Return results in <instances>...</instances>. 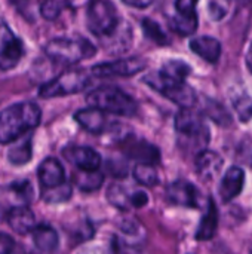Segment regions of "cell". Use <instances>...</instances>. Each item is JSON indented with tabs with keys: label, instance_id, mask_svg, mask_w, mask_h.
<instances>
[{
	"label": "cell",
	"instance_id": "obj_1",
	"mask_svg": "<svg viewBox=\"0 0 252 254\" xmlns=\"http://www.w3.org/2000/svg\"><path fill=\"white\" fill-rule=\"evenodd\" d=\"M189 74L190 67L184 61L172 60L163 64L160 70L146 74L144 82L163 97L178 104L181 109H189L198 103L195 89L186 82Z\"/></svg>",
	"mask_w": 252,
	"mask_h": 254
},
{
	"label": "cell",
	"instance_id": "obj_2",
	"mask_svg": "<svg viewBox=\"0 0 252 254\" xmlns=\"http://www.w3.org/2000/svg\"><path fill=\"white\" fill-rule=\"evenodd\" d=\"M42 112L36 103H16L0 112V144L16 141L40 124Z\"/></svg>",
	"mask_w": 252,
	"mask_h": 254
},
{
	"label": "cell",
	"instance_id": "obj_3",
	"mask_svg": "<svg viewBox=\"0 0 252 254\" xmlns=\"http://www.w3.org/2000/svg\"><path fill=\"white\" fill-rule=\"evenodd\" d=\"M175 129L180 135V144L187 150H201L209 143L211 134L203 116L193 107L181 109L175 118Z\"/></svg>",
	"mask_w": 252,
	"mask_h": 254
},
{
	"label": "cell",
	"instance_id": "obj_4",
	"mask_svg": "<svg viewBox=\"0 0 252 254\" xmlns=\"http://www.w3.org/2000/svg\"><path fill=\"white\" fill-rule=\"evenodd\" d=\"M86 101L89 106L97 107L105 113H113L120 116H132L138 110L135 100L116 86L97 88L86 95Z\"/></svg>",
	"mask_w": 252,
	"mask_h": 254
},
{
	"label": "cell",
	"instance_id": "obj_5",
	"mask_svg": "<svg viewBox=\"0 0 252 254\" xmlns=\"http://www.w3.org/2000/svg\"><path fill=\"white\" fill-rule=\"evenodd\" d=\"M45 54L55 63L71 65L97 54V48L86 39L56 37L46 43Z\"/></svg>",
	"mask_w": 252,
	"mask_h": 254
},
{
	"label": "cell",
	"instance_id": "obj_6",
	"mask_svg": "<svg viewBox=\"0 0 252 254\" xmlns=\"http://www.w3.org/2000/svg\"><path fill=\"white\" fill-rule=\"evenodd\" d=\"M120 19L116 6L108 0H91L86 7V24L91 33L104 37L114 33Z\"/></svg>",
	"mask_w": 252,
	"mask_h": 254
},
{
	"label": "cell",
	"instance_id": "obj_7",
	"mask_svg": "<svg viewBox=\"0 0 252 254\" xmlns=\"http://www.w3.org/2000/svg\"><path fill=\"white\" fill-rule=\"evenodd\" d=\"M91 83V76L83 70H70L58 74L55 79L46 82L39 94L42 98H53L85 91Z\"/></svg>",
	"mask_w": 252,
	"mask_h": 254
},
{
	"label": "cell",
	"instance_id": "obj_8",
	"mask_svg": "<svg viewBox=\"0 0 252 254\" xmlns=\"http://www.w3.org/2000/svg\"><path fill=\"white\" fill-rule=\"evenodd\" d=\"M24 55V45L13 31L9 28L4 19L0 18V68H13Z\"/></svg>",
	"mask_w": 252,
	"mask_h": 254
},
{
	"label": "cell",
	"instance_id": "obj_9",
	"mask_svg": "<svg viewBox=\"0 0 252 254\" xmlns=\"http://www.w3.org/2000/svg\"><path fill=\"white\" fill-rule=\"evenodd\" d=\"M107 199L119 210H131L147 205L149 195L143 190H131L122 185H111L107 190Z\"/></svg>",
	"mask_w": 252,
	"mask_h": 254
},
{
	"label": "cell",
	"instance_id": "obj_10",
	"mask_svg": "<svg viewBox=\"0 0 252 254\" xmlns=\"http://www.w3.org/2000/svg\"><path fill=\"white\" fill-rule=\"evenodd\" d=\"M166 196L169 202L180 207L199 208L202 204V195L199 189L187 180H177L171 183L166 189Z\"/></svg>",
	"mask_w": 252,
	"mask_h": 254
},
{
	"label": "cell",
	"instance_id": "obj_11",
	"mask_svg": "<svg viewBox=\"0 0 252 254\" xmlns=\"http://www.w3.org/2000/svg\"><path fill=\"white\" fill-rule=\"evenodd\" d=\"M146 68V61L141 58H123L113 63H102L92 67V73L98 77L132 76Z\"/></svg>",
	"mask_w": 252,
	"mask_h": 254
},
{
	"label": "cell",
	"instance_id": "obj_12",
	"mask_svg": "<svg viewBox=\"0 0 252 254\" xmlns=\"http://www.w3.org/2000/svg\"><path fill=\"white\" fill-rule=\"evenodd\" d=\"M122 150L128 158L138 161V164L156 165L160 161V152L156 146L150 144L146 140H138L134 137H128L122 141Z\"/></svg>",
	"mask_w": 252,
	"mask_h": 254
},
{
	"label": "cell",
	"instance_id": "obj_13",
	"mask_svg": "<svg viewBox=\"0 0 252 254\" xmlns=\"http://www.w3.org/2000/svg\"><path fill=\"white\" fill-rule=\"evenodd\" d=\"M64 158L83 171H95L101 165V156L91 147L86 146H68L62 150Z\"/></svg>",
	"mask_w": 252,
	"mask_h": 254
},
{
	"label": "cell",
	"instance_id": "obj_14",
	"mask_svg": "<svg viewBox=\"0 0 252 254\" xmlns=\"http://www.w3.org/2000/svg\"><path fill=\"white\" fill-rule=\"evenodd\" d=\"M74 119L83 129H86L91 134H102L110 128V121L105 116V112L97 107L82 109L76 112Z\"/></svg>",
	"mask_w": 252,
	"mask_h": 254
},
{
	"label": "cell",
	"instance_id": "obj_15",
	"mask_svg": "<svg viewBox=\"0 0 252 254\" xmlns=\"http://www.w3.org/2000/svg\"><path fill=\"white\" fill-rule=\"evenodd\" d=\"M37 177L42 185V189H50L65 183L64 167L55 158H48L39 165Z\"/></svg>",
	"mask_w": 252,
	"mask_h": 254
},
{
	"label": "cell",
	"instance_id": "obj_16",
	"mask_svg": "<svg viewBox=\"0 0 252 254\" xmlns=\"http://www.w3.org/2000/svg\"><path fill=\"white\" fill-rule=\"evenodd\" d=\"M245 185V173L239 167H230L224 174L220 185V196L223 202H230L235 199L244 189Z\"/></svg>",
	"mask_w": 252,
	"mask_h": 254
},
{
	"label": "cell",
	"instance_id": "obj_17",
	"mask_svg": "<svg viewBox=\"0 0 252 254\" xmlns=\"http://www.w3.org/2000/svg\"><path fill=\"white\" fill-rule=\"evenodd\" d=\"M196 171L203 180H214L223 168V158L212 150L203 149L196 156Z\"/></svg>",
	"mask_w": 252,
	"mask_h": 254
},
{
	"label": "cell",
	"instance_id": "obj_18",
	"mask_svg": "<svg viewBox=\"0 0 252 254\" xmlns=\"http://www.w3.org/2000/svg\"><path fill=\"white\" fill-rule=\"evenodd\" d=\"M190 49L199 55L201 58H203L208 63H217L218 58L221 57V43L209 36H201V37H195L190 42Z\"/></svg>",
	"mask_w": 252,
	"mask_h": 254
},
{
	"label": "cell",
	"instance_id": "obj_19",
	"mask_svg": "<svg viewBox=\"0 0 252 254\" xmlns=\"http://www.w3.org/2000/svg\"><path fill=\"white\" fill-rule=\"evenodd\" d=\"M7 223L9 226L19 235H25L30 234L34 226H36V219L33 211L27 207H13L7 216Z\"/></svg>",
	"mask_w": 252,
	"mask_h": 254
},
{
	"label": "cell",
	"instance_id": "obj_20",
	"mask_svg": "<svg viewBox=\"0 0 252 254\" xmlns=\"http://www.w3.org/2000/svg\"><path fill=\"white\" fill-rule=\"evenodd\" d=\"M33 243L42 253L50 254L58 249V234L49 225H36L31 231Z\"/></svg>",
	"mask_w": 252,
	"mask_h": 254
},
{
	"label": "cell",
	"instance_id": "obj_21",
	"mask_svg": "<svg viewBox=\"0 0 252 254\" xmlns=\"http://www.w3.org/2000/svg\"><path fill=\"white\" fill-rule=\"evenodd\" d=\"M218 228V210L212 198L208 199V207L205 214L202 216V220L196 231V240L199 241H208L211 240Z\"/></svg>",
	"mask_w": 252,
	"mask_h": 254
},
{
	"label": "cell",
	"instance_id": "obj_22",
	"mask_svg": "<svg viewBox=\"0 0 252 254\" xmlns=\"http://www.w3.org/2000/svg\"><path fill=\"white\" fill-rule=\"evenodd\" d=\"M233 109L242 122H250L252 119V92L247 88L235 89L230 95Z\"/></svg>",
	"mask_w": 252,
	"mask_h": 254
},
{
	"label": "cell",
	"instance_id": "obj_23",
	"mask_svg": "<svg viewBox=\"0 0 252 254\" xmlns=\"http://www.w3.org/2000/svg\"><path fill=\"white\" fill-rule=\"evenodd\" d=\"M73 183L82 190V192H95L98 190L104 183V174L98 170L95 171H83L79 170L73 174Z\"/></svg>",
	"mask_w": 252,
	"mask_h": 254
},
{
	"label": "cell",
	"instance_id": "obj_24",
	"mask_svg": "<svg viewBox=\"0 0 252 254\" xmlns=\"http://www.w3.org/2000/svg\"><path fill=\"white\" fill-rule=\"evenodd\" d=\"M7 192L13 198V207L28 205L33 201V196H34L33 186H31V183L28 180H19V182L10 183L7 186Z\"/></svg>",
	"mask_w": 252,
	"mask_h": 254
},
{
	"label": "cell",
	"instance_id": "obj_25",
	"mask_svg": "<svg viewBox=\"0 0 252 254\" xmlns=\"http://www.w3.org/2000/svg\"><path fill=\"white\" fill-rule=\"evenodd\" d=\"M31 155H33V150H31V138L28 137L27 140L24 138L21 143H18L12 149H9L7 159L13 165H24V164L30 162Z\"/></svg>",
	"mask_w": 252,
	"mask_h": 254
},
{
	"label": "cell",
	"instance_id": "obj_26",
	"mask_svg": "<svg viewBox=\"0 0 252 254\" xmlns=\"http://www.w3.org/2000/svg\"><path fill=\"white\" fill-rule=\"evenodd\" d=\"M171 28L180 36H190L198 28V15H180L177 13L171 19Z\"/></svg>",
	"mask_w": 252,
	"mask_h": 254
},
{
	"label": "cell",
	"instance_id": "obj_27",
	"mask_svg": "<svg viewBox=\"0 0 252 254\" xmlns=\"http://www.w3.org/2000/svg\"><path fill=\"white\" fill-rule=\"evenodd\" d=\"M71 192H73L71 185L62 183L56 188L42 189V198H43V201H46L49 204H59V202L68 201L71 196Z\"/></svg>",
	"mask_w": 252,
	"mask_h": 254
},
{
	"label": "cell",
	"instance_id": "obj_28",
	"mask_svg": "<svg viewBox=\"0 0 252 254\" xmlns=\"http://www.w3.org/2000/svg\"><path fill=\"white\" fill-rule=\"evenodd\" d=\"M71 7V0H43L40 6V13L45 19H56L62 10Z\"/></svg>",
	"mask_w": 252,
	"mask_h": 254
},
{
	"label": "cell",
	"instance_id": "obj_29",
	"mask_svg": "<svg viewBox=\"0 0 252 254\" xmlns=\"http://www.w3.org/2000/svg\"><path fill=\"white\" fill-rule=\"evenodd\" d=\"M134 177L138 183L144 186H154L159 183V176L154 165L149 164H137L134 168Z\"/></svg>",
	"mask_w": 252,
	"mask_h": 254
},
{
	"label": "cell",
	"instance_id": "obj_30",
	"mask_svg": "<svg viewBox=\"0 0 252 254\" xmlns=\"http://www.w3.org/2000/svg\"><path fill=\"white\" fill-rule=\"evenodd\" d=\"M141 25H143V30H144L146 36H147L149 39H151L153 42H156L157 45H168V43H169L168 36L165 34V31L160 28V25H159L157 22H154V21L146 18V19H143Z\"/></svg>",
	"mask_w": 252,
	"mask_h": 254
},
{
	"label": "cell",
	"instance_id": "obj_31",
	"mask_svg": "<svg viewBox=\"0 0 252 254\" xmlns=\"http://www.w3.org/2000/svg\"><path fill=\"white\" fill-rule=\"evenodd\" d=\"M205 113L208 116H211V119L220 125H229L230 124V115L226 112V109L223 106H220L218 103H215L212 100H206Z\"/></svg>",
	"mask_w": 252,
	"mask_h": 254
},
{
	"label": "cell",
	"instance_id": "obj_32",
	"mask_svg": "<svg viewBox=\"0 0 252 254\" xmlns=\"http://www.w3.org/2000/svg\"><path fill=\"white\" fill-rule=\"evenodd\" d=\"M208 13L212 21H220L226 16L227 13V6L221 3L220 0H212L208 6Z\"/></svg>",
	"mask_w": 252,
	"mask_h": 254
},
{
	"label": "cell",
	"instance_id": "obj_33",
	"mask_svg": "<svg viewBox=\"0 0 252 254\" xmlns=\"http://www.w3.org/2000/svg\"><path fill=\"white\" fill-rule=\"evenodd\" d=\"M199 0H175V9L180 15H196V4Z\"/></svg>",
	"mask_w": 252,
	"mask_h": 254
},
{
	"label": "cell",
	"instance_id": "obj_34",
	"mask_svg": "<svg viewBox=\"0 0 252 254\" xmlns=\"http://www.w3.org/2000/svg\"><path fill=\"white\" fill-rule=\"evenodd\" d=\"M15 247V241L7 234H0V254H10Z\"/></svg>",
	"mask_w": 252,
	"mask_h": 254
},
{
	"label": "cell",
	"instance_id": "obj_35",
	"mask_svg": "<svg viewBox=\"0 0 252 254\" xmlns=\"http://www.w3.org/2000/svg\"><path fill=\"white\" fill-rule=\"evenodd\" d=\"M125 4L132 6V7H138V9H144L147 6H150L154 0H122Z\"/></svg>",
	"mask_w": 252,
	"mask_h": 254
},
{
	"label": "cell",
	"instance_id": "obj_36",
	"mask_svg": "<svg viewBox=\"0 0 252 254\" xmlns=\"http://www.w3.org/2000/svg\"><path fill=\"white\" fill-rule=\"evenodd\" d=\"M79 254H110L107 249L101 246H92V247H85Z\"/></svg>",
	"mask_w": 252,
	"mask_h": 254
},
{
	"label": "cell",
	"instance_id": "obj_37",
	"mask_svg": "<svg viewBox=\"0 0 252 254\" xmlns=\"http://www.w3.org/2000/svg\"><path fill=\"white\" fill-rule=\"evenodd\" d=\"M247 65L252 71V43L251 46H250V49H248V54H247Z\"/></svg>",
	"mask_w": 252,
	"mask_h": 254
}]
</instances>
